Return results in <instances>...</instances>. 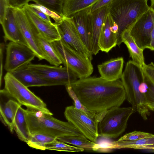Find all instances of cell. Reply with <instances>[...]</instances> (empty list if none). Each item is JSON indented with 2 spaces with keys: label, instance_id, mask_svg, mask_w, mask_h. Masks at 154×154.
I'll return each mask as SVG.
<instances>
[{
  "label": "cell",
  "instance_id": "cell-1",
  "mask_svg": "<svg viewBox=\"0 0 154 154\" xmlns=\"http://www.w3.org/2000/svg\"><path fill=\"white\" fill-rule=\"evenodd\" d=\"M70 85L82 103L97 114L120 107L126 99L119 79L109 81L101 77H88L79 79Z\"/></svg>",
  "mask_w": 154,
  "mask_h": 154
},
{
  "label": "cell",
  "instance_id": "cell-2",
  "mask_svg": "<svg viewBox=\"0 0 154 154\" xmlns=\"http://www.w3.org/2000/svg\"><path fill=\"white\" fill-rule=\"evenodd\" d=\"M26 117L31 134L38 133L56 138L68 135L85 136L72 124L59 120L39 111L27 108Z\"/></svg>",
  "mask_w": 154,
  "mask_h": 154
},
{
  "label": "cell",
  "instance_id": "cell-3",
  "mask_svg": "<svg viewBox=\"0 0 154 154\" xmlns=\"http://www.w3.org/2000/svg\"><path fill=\"white\" fill-rule=\"evenodd\" d=\"M121 81L125 89L126 99L145 120L149 115L146 101L145 93L141 90L145 84L142 68L132 60L127 63L122 73Z\"/></svg>",
  "mask_w": 154,
  "mask_h": 154
},
{
  "label": "cell",
  "instance_id": "cell-4",
  "mask_svg": "<svg viewBox=\"0 0 154 154\" xmlns=\"http://www.w3.org/2000/svg\"><path fill=\"white\" fill-rule=\"evenodd\" d=\"M147 0H113L108 5L109 13L118 25L117 45L122 43L121 35L129 29L143 13L150 8Z\"/></svg>",
  "mask_w": 154,
  "mask_h": 154
},
{
  "label": "cell",
  "instance_id": "cell-5",
  "mask_svg": "<svg viewBox=\"0 0 154 154\" xmlns=\"http://www.w3.org/2000/svg\"><path fill=\"white\" fill-rule=\"evenodd\" d=\"M4 88L1 93L14 99L27 108L34 109L53 115L45 103L39 97L22 84L10 73L7 72L4 77Z\"/></svg>",
  "mask_w": 154,
  "mask_h": 154
},
{
  "label": "cell",
  "instance_id": "cell-6",
  "mask_svg": "<svg viewBox=\"0 0 154 154\" xmlns=\"http://www.w3.org/2000/svg\"><path fill=\"white\" fill-rule=\"evenodd\" d=\"M136 111L133 106L115 107L104 112L98 124L99 136L106 138H116L125 131L128 120Z\"/></svg>",
  "mask_w": 154,
  "mask_h": 154
},
{
  "label": "cell",
  "instance_id": "cell-7",
  "mask_svg": "<svg viewBox=\"0 0 154 154\" xmlns=\"http://www.w3.org/2000/svg\"><path fill=\"white\" fill-rule=\"evenodd\" d=\"M62 64L74 72L79 79L89 77L93 67L91 60L76 51L61 39L51 42Z\"/></svg>",
  "mask_w": 154,
  "mask_h": 154
},
{
  "label": "cell",
  "instance_id": "cell-8",
  "mask_svg": "<svg viewBox=\"0 0 154 154\" xmlns=\"http://www.w3.org/2000/svg\"><path fill=\"white\" fill-rule=\"evenodd\" d=\"M64 113L67 121L74 125L85 137L97 143L99 136L98 124L100 120L97 114L95 117H91L73 106L66 107Z\"/></svg>",
  "mask_w": 154,
  "mask_h": 154
},
{
  "label": "cell",
  "instance_id": "cell-9",
  "mask_svg": "<svg viewBox=\"0 0 154 154\" xmlns=\"http://www.w3.org/2000/svg\"><path fill=\"white\" fill-rule=\"evenodd\" d=\"M32 72L45 80L57 83L59 85L70 84L77 80L76 74L64 66L30 63L27 66Z\"/></svg>",
  "mask_w": 154,
  "mask_h": 154
},
{
  "label": "cell",
  "instance_id": "cell-10",
  "mask_svg": "<svg viewBox=\"0 0 154 154\" xmlns=\"http://www.w3.org/2000/svg\"><path fill=\"white\" fill-rule=\"evenodd\" d=\"M6 47L4 69L7 72H11L28 65L36 57L33 51L26 45L9 42Z\"/></svg>",
  "mask_w": 154,
  "mask_h": 154
},
{
  "label": "cell",
  "instance_id": "cell-11",
  "mask_svg": "<svg viewBox=\"0 0 154 154\" xmlns=\"http://www.w3.org/2000/svg\"><path fill=\"white\" fill-rule=\"evenodd\" d=\"M56 24L60 39L73 49L91 60L93 54L88 51L82 42L72 17H63L61 21Z\"/></svg>",
  "mask_w": 154,
  "mask_h": 154
},
{
  "label": "cell",
  "instance_id": "cell-12",
  "mask_svg": "<svg viewBox=\"0 0 154 154\" xmlns=\"http://www.w3.org/2000/svg\"><path fill=\"white\" fill-rule=\"evenodd\" d=\"M154 12L151 8L142 15L128 29L137 45L143 50L148 49L153 26Z\"/></svg>",
  "mask_w": 154,
  "mask_h": 154
},
{
  "label": "cell",
  "instance_id": "cell-13",
  "mask_svg": "<svg viewBox=\"0 0 154 154\" xmlns=\"http://www.w3.org/2000/svg\"><path fill=\"white\" fill-rule=\"evenodd\" d=\"M16 20L28 46L35 53L39 60L45 59L38 44V33L28 20L23 9L14 8Z\"/></svg>",
  "mask_w": 154,
  "mask_h": 154
},
{
  "label": "cell",
  "instance_id": "cell-14",
  "mask_svg": "<svg viewBox=\"0 0 154 154\" xmlns=\"http://www.w3.org/2000/svg\"><path fill=\"white\" fill-rule=\"evenodd\" d=\"M22 9L29 22L39 35L51 42L60 39L56 23L42 20L31 11L27 5Z\"/></svg>",
  "mask_w": 154,
  "mask_h": 154
},
{
  "label": "cell",
  "instance_id": "cell-15",
  "mask_svg": "<svg viewBox=\"0 0 154 154\" xmlns=\"http://www.w3.org/2000/svg\"><path fill=\"white\" fill-rule=\"evenodd\" d=\"M92 6L76 13L71 17L82 42L88 51L92 54L91 44Z\"/></svg>",
  "mask_w": 154,
  "mask_h": 154
},
{
  "label": "cell",
  "instance_id": "cell-16",
  "mask_svg": "<svg viewBox=\"0 0 154 154\" xmlns=\"http://www.w3.org/2000/svg\"><path fill=\"white\" fill-rule=\"evenodd\" d=\"M1 25L4 33L5 41L13 42L28 46L17 23L14 8L10 6L8 8Z\"/></svg>",
  "mask_w": 154,
  "mask_h": 154
},
{
  "label": "cell",
  "instance_id": "cell-17",
  "mask_svg": "<svg viewBox=\"0 0 154 154\" xmlns=\"http://www.w3.org/2000/svg\"><path fill=\"white\" fill-rule=\"evenodd\" d=\"M27 66L20 67L10 73L27 88L59 85L57 83L45 80L38 76L31 71Z\"/></svg>",
  "mask_w": 154,
  "mask_h": 154
},
{
  "label": "cell",
  "instance_id": "cell-18",
  "mask_svg": "<svg viewBox=\"0 0 154 154\" xmlns=\"http://www.w3.org/2000/svg\"><path fill=\"white\" fill-rule=\"evenodd\" d=\"M108 12V5H107L92 13L91 44L92 53L94 55L100 50L98 40L103 23Z\"/></svg>",
  "mask_w": 154,
  "mask_h": 154
},
{
  "label": "cell",
  "instance_id": "cell-19",
  "mask_svg": "<svg viewBox=\"0 0 154 154\" xmlns=\"http://www.w3.org/2000/svg\"><path fill=\"white\" fill-rule=\"evenodd\" d=\"M124 60L122 57L112 58L97 66L101 77L109 81L121 78Z\"/></svg>",
  "mask_w": 154,
  "mask_h": 154
},
{
  "label": "cell",
  "instance_id": "cell-20",
  "mask_svg": "<svg viewBox=\"0 0 154 154\" xmlns=\"http://www.w3.org/2000/svg\"><path fill=\"white\" fill-rule=\"evenodd\" d=\"M113 23L114 20L108 12L103 23L98 42L100 50L102 51L108 53L117 45V34L110 29Z\"/></svg>",
  "mask_w": 154,
  "mask_h": 154
},
{
  "label": "cell",
  "instance_id": "cell-21",
  "mask_svg": "<svg viewBox=\"0 0 154 154\" xmlns=\"http://www.w3.org/2000/svg\"><path fill=\"white\" fill-rule=\"evenodd\" d=\"M122 42L126 45L129 51L130 57L132 60L142 68L146 64L143 55V50L137 45L131 35L129 30H125L121 35Z\"/></svg>",
  "mask_w": 154,
  "mask_h": 154
},
{
  "label": "cell",
  "instance_id": "cell-22",
  "mask_svg": "<svg viewBox=\"0 0 154 154\" xmlns=\"http://www.w3.org/2000/svg\"><path fill=\"white\" fill-rule=\"evenodd\" d=\"M21 106V105L16 100L11 99L0 106L1 117L12 133L14 130V123L17 112Z\"/></svg>",
  "mask_w": 154,
  "mask_h": 154
},
{
  "label": "cell",
  "instance_id": "cell-23",
  "mask_svg": "<svg viewBox=\"0 0 154 154\" xmlns=\"http://www.w3.org/2000/svg\"><path fill=\"white\" fill-rule=\"evenodd\" d=\"M99 0H64L62 7V17H71L75 13L92 6Z\"/></svg>",
  "mask_w": 154,
  "mask_h": 154
},
{
  "label": "cell",
  "instance_id": "cell-24",
  "mask_svg": "<svg viewBox=\"0 0 154 154\" xmlns=\"http://www.w3.org/2000/svg\"><path fill=\"white\" fill-rule=\"evenodd\" d=\"M111 143L114 149L127 148L154 152V137L133 141H120L117 140Z\"/></svg>",
  "mask_w": 154,
  "mask_h": 154
},
{
  "label": "cell",
  "instance_id": "cell-25",
  "mask_svg": "<svg viewBox=\"0 0 154 154\" xmlns=\"http://www.w3.org/2000/svg\"><path fill=\"white\" fill-rule=\"evenodd\" d=\"M14 130L18 138L26 143L29 140L31 134L28 128L26 117L25 109L21 106L19 108L16 114Z\"/></svg>",
  "mask_w": 154,
  "mask_h": 154
},
{
  "label": "cell",
  "instance_id": "cell-26",
  "mask_svg": "<svg viewBox=\"0 0 154 154\" xmlns=\"http://www.w3.org/2000/svg\"><path fill=\"white\" fill-rule=\"evenodd\" d=\"M39 48L45 57V59L51 65L58 66L62 64L51 42L38 35Z\"/></svg>",
  "mask_w": 154,
  "mask_h": 154
},
{
  "label": "cell",
  "instance_id": "cell-27",
  "mask_svg": "<svg viewBox=\"0 0 154 154\" xmlns=\"http://www.w3.org/2000/svg\"><path fill=\"white\" fill-rule=\"evenodd\" d=\"M57 139L66 143L88 150H94L97 143L93 142L85 136L68 135L58 137Z\"/></svg>",
  "mask_w": 154,
  "mask_h": 154
},
{
  "label": "cell",
  "instance_id": "cell-28",
  "mask_svg": "<svg viewBox=\"0 0 154 154\" xmlns=\"http://www.w3.org/2000/svg\"><path fill=\"white\" fill-rule=\"evenodd\" d=\"M57 139L56 138L45 134L36 133L31 134L30 138L26 143L29 146L33 148L45 150H46L45 146L47 144Z\"/></svg>",
  "mask_w": 154,
  "mask_h": 154
},
{
  "label": "cell",
  "instance_id": "cell-29",
  "mask_svg": "<svg viewBox=\"0 0 154 154\" xmlns=\"http://www.w3.org/2000/svg\"><path fill=\"white\" fill-rule=\"evenodd\" d=\"M46 150H54L60 151L80 152L84 150L83 148L72 146L63 142L56 139L47 144Z\"/></svg>",
  "mask_w": 154,
  "mask_h": 154
},
{
  "label": "cell",
  "instance_id": "cell-30",
  "mask_svg": "<svg viewBox=\"0 0 154 154\" xmlns=\"http://www.w3.org/2000/svg\"><path fill=\"white\" fill-rule=\"evenodd\" d=\"M66 89L69 96L74 102V107L76 109L80 110L90 116L94 117L97 114L91 111L85 106L81 102L72 89L70 84L66 85Z\"/></svg>",
  "mask_w": 154,
  "mask_h": 154
},
{
  "label": "cell",
  "instance_id": "cell-31",
  "mask_svg": "<svg viewBox=\"0 0 154 154\" xmlns=\"http://www.w3.org/2000/svg\"><path fill=\"white\" fill-rule=\"evenodd\" d=\"M64 0H29L41 5L62 17V7Z\"/></svg>",
  "mask_w": 154,
  "mask_h": 154
},
{
  "label": "cell",
  "instance_id": "cell-32",
  "mask_svg": "<svg viewBox=\"0 0 154 154\" xmlns=\"http://www.w3.org/2000/svg\"><path fill=\"white\" fill-rule=\"evenodd\" d=\"M144 74L145 84L147 87L145 93L146 101L149 109L150 108L154 107V83Z\"/></svg>",
  "mask_w": 154,
  "mask_h": 154
},
{
  "label": "cell",
  "instance_id": "cell-33",
  "mask_svg": "<svg viewBox=\"0 0 154 154\" xmlns=\"http://www.w3.org/2000/svg\"><path fill=\"white\" fill-rule=\"evenodd\" d=\"M154 137V134L140 131H134L127 134L118 140L120 141H133L146 138Z\"/></svg>",
  "mask_w": 154,
  "mask_h": 154
},
{
  "label": "cell",
  "instance_id": "cell-34",
  "mask_svg": "<svg viewBox=\"0 0 154 154\" xmlns=\"http://www.w3.org/2000/svg\"><path fill=\"white\" fill-rule=\"evenodd\" d=\"M28 5L37 9L51 18L54 21L55 23H59L62 19L63 17L60 15L41 5L35 3L34 4L28 3Z\"/></svg>",
  "mask_w": 154,
  "mask_h": 154
},
{
  "label": "cell",
  "instance_id": "cell-35",
  "mask_svg": "<svg viewBox=\"0 0 154 154\" xmlns=\"http://www.w3.org/2000/svg\"><path fill=\"white\" fill-rule=\"evenodd\" d=\"M144 74L154 83V64L151 62L148 64H146L142 68Z\"/></svg>",
  "mask_w": 154,
  "mask_h": 154
},
{
  "label": "cell",
  "instance_id": "cell-36",
  "mask_svg": "<svg viewBox=\"0 0 154 154\" xmlns=\"http://www.w3.org/2000/svg\"><path fill=\"white\" fill-rule=\"evenodd\" d=\"M10 6L8 0H0V23L3 22L8 8Z\"/></svg>",
  "mask_w": 154,
  "mask_h": 154
},
{
  "label": "cell",
  "instance_id": "cell-37",
  "mask_svg": "<svg viewBox=\"0 0 154 154\" xmlns=\"http://www.w3.org/2000/svg\"><path fill=\"white\" fill-rule=\"evenodd\" d=\"M112 146L111 143H102L100 144L97 143L94 151L100 152H109L112 149Z\"/></svg>",
  "mask_w": 154,
  "mask_h": 154
},
{
  "label": "cell",
  "instance_id": "cell-38",
  "mask_svg": "<svg viewBox=\"0 0 154 154\" xmlns=\"http://www.w3.org/2000/svg\"><path fill=\"white\" fill-rule=\"evenodd\" d=\"M10 6L22 9L29 3V0H8Z\"/></svg>",
  "mask_w": 154,
  "mask_h": 154
},
{
  "label": "cell",
  "instance_id": "cell-39",
  "mask_svg": "<svg viewBox=\"0 0 154 154\" xmlns=\"http://www.w3.org/2000/svg\"><path fill=\"white\" fill-rule=\"evenodd\" d=\"M26 5L31 11L39 17L45 21L51 22L50 17L44 13L34 7L29 6L28 4Z\"/></svg>",
  "mask_w": 154,
  "mask_h": 154
},
{
  "label": "cell",
  "instance_id": "cell-40",
  "mask_svg": "<svg viewBox=\"0 0 154 154\" xmlns=\"http://www.w3.org/2000/svg\"><path fill=\"white\" fill-rule=\"evenodd\" d=\"M113 0H99L92 6L91 13L101 7L108 5Z\"/></svg>",
  "mask_w": 154,
  "mask_h": 154
},
{
  "label": "cell",
  "instance_id": "cell-41",
  "mask_svg": "<svg viewBox=\"0 0 154 154\" xmlns=\"http://www.w3.org/2000/svg\"><path fill=\"white\" fill-rule=\"evenodd\" d=\"M5 46L4 43H1L0 46V86H1L2 77V75L3 70V53L5 49Z\"/></svg>",
  "mask_w": 154,
  "mask_h": 154
},
{
  "label": "cell",
  "instance_id": "cell-42",
  "mask_svg": "<svg viewBox=\"0 0 154 154\" xmlns=\"http://www.w3.org/2000/svg\"><path fill=\"white\" fill-rule=\"evenodd\" d=\"M153 19V26L151 34L150 41L148 48L152 51H154V14Z\"/></svg>",
  "mask_w": 154,
  "mask_h": 154
},
{
  "label": "cell",
  "instance_id": "cell-43",
  "mask_svg": "<svg viewBox=\"0 0 154 154\" xmlns=\"http://www.w3.org/2000/svg\"><path fill=\"white\" fill-rule=\"evenodd\" d=\"M110 29L112 32L116 34H117L118 31L119 26L114 21L113 25L110 27Z\"/></svg>",
  "mask_w": 154,
  "mask_h": 154
},
{
  "label": "cell",
  "instance_id": "cell-44",
  "mask_svg": "<svg viewBox=\"0 0 154 154\" xmlns=\"http://www.w3.org/2000/svg\"><path fill=\"white\" fill-rule=\"evenodd\" d=\"M150 8L154 12V0H151Z\"/></svg>",
  "mask_w": 154,
  "mask_h": 154
},
{
  "label": "cell",
  "instance_id": "cell-45",
  "mask_svg": "<svg viewBox=\"0 0 154 154\" xmlns=\"http://www.w3.org/2000/svg\"><path fill=\"white\" fill-rule=\"evenodd\" d=\"M149 110H151L154 111V107L150 108Z\"/></svg>",
  "mask_w": 154,
  "mask_h": 154
}]
</instances>
